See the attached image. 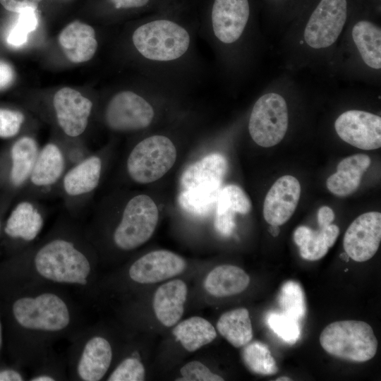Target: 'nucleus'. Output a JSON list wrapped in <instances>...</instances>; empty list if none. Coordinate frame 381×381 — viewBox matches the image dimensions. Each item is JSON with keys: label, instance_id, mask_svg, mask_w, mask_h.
<instances>
[{"label": "nucleus", "instance_id": "obj_2", "mask_svg": "<svg viewBox=\"0 0 381 381\" xmlns=\"http://www.w3.org/2000/svg\"><path fill=\"white\" fill-rule=\"evenodd\" d=\"M98 260L85 226L62 217L42 238L0 261V283L61 286L89 304L99 289Z\"/></svg>", "mask_w": 381, "mask_h": 381}, {"label": "nucleus", "instance_id": "obj_43", "mask_svg": "<svg viewBox=\"0 0 381 381\" xmlns=\"http://www.w3.org/2000/svg\"><path fill=\"white\" fill-rule=\"evenodd\" d=\"M4 349V325L0 314V361L2 360V353Z\"/></svg>", "mask_w": 381, "mask_h": 381}, {"label": "nucleus", "instance_id": "obj_23", "mask_svg": "<svg viewBox=\"0 0 381 381\" xmlns=\"http://www.w3.org/2000/svg\"><path fill=\"white\" fill-rule=\"evenodd\" d=\"M59 42L66 58L73 63L89 61L97 48L94 29L78 20L63 29L59 36Z\"/></svg>", "mask_w": 381, "mask_h": 381}, {"label": "nucleus", "instance_id": "obj_16", "mask_svg": "<svg viewBox=\"0 0 381 381\" xmlns=\"http://www.w3.org/2000/svg\"><path fill=\"white\" fill-rule=\"evenodd\" d=\"M381 241V214L365 212L349 225L343 240L345 253L356 262L372 258L378 250Z\"/></svg>", "mask_w": 381, "mask_h": 381}, {"label": "nucleus", "instance_id": "obj_46", "mask_svg": "<svg viewBox=\"0 0 381 381\" xmlns=\"http://www.w3.org/2000/svg\"><path fill=\"white\" fill-rule=\"evenodd\" d=\"M276 380H277V381H279V380H281V381L286 380V381H287V380H291L289 377H280L277 378Z\"/></svg>", "mask_w": 381, "mask_h": 381}, {"label": "nucleus", "instance_id": "obj_6", "mask_svg": "<svg viewBox=\"0 0 381 381\" xmlns=\"http://www.w3.org/2000/svg\"><path fill=\"white\" fill-rule=\"evenodd\" d=\"M158 218L157 206L150 196L140 194L132 197L111 231V243L121 252L136 249L152 236Z\"/></svg>", "mask_w": 381, "mask_h": 381}, {"label": "nucleus", "instance_id": "obj_8", "mask_svg": "<svg viewBox=\"0 0 381 381\" xmlns=\"http://www.w3.org/2000/svg\"><path fill=\"white\" fill-rule=\"evenodd\" d=\"M176 149L166 136L143 139L131 151L126 161L129 177L138 183H150L162 178L174 164Z\"/></svg>", "mask_w": 381, "mask_h": 381}, {"label": "nucleus", "instance_id": "obj_44", "mask_svg": "<svg viewBox=\"0 0 381 381\" xmlns=\"http://www.w3.org/2000/svg\"><path fill=\"white\" fill-rule=\"evenodd\" d=\"M269 231L272 236L276 237L279 235L280 229L279 226L270 225L269 228Z\"/></svg>", "mask_w": 381, "mask_h": 381}, {"label": "nucleus", "instance_id": "obj_37", "mask_svg": "<svg viewBox=\"0 0 381 381\" xmlns=\"http://www.w3.org/2000/svg\"><path fill=\"white\" fill-rule=\"evenodd\" d=\"M25 121L24 114L18 110L0 108V138L15 137Z\"/></svg>", "mask_w": 381, "mask_h": 381}, {"label": "nucleus", "instance_id": "obj_45", "mask_svg": "<svg viewBox=\"0 0 381 381\" xmlns=\"http://www.w3.org/2000/svg\"><path fill=\"white\" fill-rule=\"evenodd\" d=\"M340 258H341L343 260H345L346 262H348L349 256L346 254V253H341V254L340 255Z\"/></svg>", "mask_w": 381, "mask_h": 381}, {"label": "nucleus", "instance_id": "obj_36", "mask_svg": "<svg viewBox=\"0 0 381 381\" xmlns=\"http://www.w3.org/2000/svg\"><path fill=\"white\" fill-rule=\"evenodd\" d=\"M38 24L36 9L28 8L19 13L18 20L10 30L7 42L13 47H20L26 43L28 35Z\"/></svg>", "mask_w": 381, "mask_h": 381}, {"label": "nucleus", "instance_id": "obj_12", "mask_svg": "<svg viewBox=\"0 0 381 381\" xmlns=\"http://www.w3.org/2000/svg\"><path fill=\"white\" fill-rule=\"evenodd\" d=\"M155 112L150 104L131 91H122L109 102L104 111L107 126L119 132L133 131L147 128Z\"/></svg>", "mask_w": 381, "mask_h": 381}, {"label": "nucleus", "instance_id": "obj_32", "mask_svg": "<svg viewBox=\"0 0 381 381\" xmlns=\"http://www.w3.org/2000/svg\"><path fill=\"white\" fill-rule=\"evenodd\" d=\"M30 370L28 381L69 380L66 359L61 357L54 349Z\"/></svg>", "mask_w": 381, "mask_h": 381}, {"label": "nucleus", "instance_id": "obj_20", "mask_svg": "<svg viewBox=\"0 0 381 381\" xmlns=\"http://www.w3.org/2000/svg\"><path fill=\"white\" fill-rule=\"evenodd\" d=\"M249 14L248 0H214L212 23L215 36L226 44L236 42L246 28Z\"/></svg>", "mask_w": 381, "mask_h": 381}, {"label": "nucleus", "instance_id": "obj_28", "mask_svg": "<svg viewBox=\"0 0 381 381\" xmlns=\"http://www.w3.org/2000/svg\"><path fill=\"white\" fill-rule=\"evenodd\" d=\"M353 41L363 61L370 68H381V30L367 20L356 22L351 30Z\"/></svg>", "mask_w": 381, "mask_h": 381}, {"label": "nucleus", "instance_id": "obj_41", "mask_svg": "<svg viewBox=\"0 0 381 381\" xmlns=\"http://www.w3.org/2000/svg\"><path fill=\"white\" fill-rule=\"evenodd\" d=\"M317 217L319 227H325L332 224L334 213L330 207L322 206L318 210Z\"/></svg>", "mask_w": 381, "mask_h": 381}, {"label": "nucleus", "instance_id": "obj_35", "mask_svg": "<svg viewBox=\"0 0 381 381\" xmlns=\"http://www.w3.org/2000/svg\"><path fill=\"white\" fill-rule=\"evenodd\" d=\"M270 328L283 341L295 344L301 336L299 321L282 313H270L267 318Z\"/></svg>", "mask_w": 381, "mask_h": 381}, {"label": "nucleus", "instance_id": "obj_42", "mask_svg": "<svg viewBox=\"0 0 381 381\" xmlns=\"http://www.w3.org/2000/svg\"><path fill=\"white\" fill-rule=\"evenodd\" d=\"M116 8H128L142 7L147 4L149 0H109Z\"/></svg>", "mask_w": 381, "mask_h": 381}, {"label": "nucleus", "instance_id": "obj_25", "mask_svg": "<svg viewBox=\"0 0 381 381\" xmlns=\"http://www.w3.org/2000/svg\"><path fill=\"white\" fill-rule=\"evenodd\" d=\"M339 234L335 224L319 227L313 230L306 226H300L294 233V241L298 246L301 256L309 261L323 258L333 246Z\"/></svg>", "mask_w": 381, "mask_h": 381}, {"label": "nucleus", "instance_id": "obj_17", "mask_svg": "<svg viewBox=\"0 0 381 381\" xmlns=\"http://www.w3.org/2000/svg\"><path fill=\"white\" fill-rule=\"evenodd\" d=\"M186 267V262L180 255L169 250H159L135 260L129 265L126 275L133 283L154 284L180 274Z\"/></svg>", "mask_w": 381, "mask_h": 381}, {"label": "nucleus", "instance_id": "obj_10", "mask_svg": "<svg viewBox=\"0 0 381 381\" xmlns=\"http://www.w3.org/2000/svg\"><path fill=\"white\" fill-rule=\"evenodd\" d=\"M347 12V0H320L306 25V44L315 49L332 46L344 27Z\"/></svg>", "mask_w": 381, "mask_h": 381}, {"label": "nucleus", "instance_id": "obj_5", "mask_svg": "<svg viewBox=\"0 0 381 381\" xmlns=\"http://www.w3.org/2000/svg\"><path fill=\"white\" fill-rule=\"evenodd\" d=\"M320 342L329 354L351 362L368 361L377 349V340L372 327L358 320L330 323L321 332Z\"/></svg>", "mask_w": 381, "mask_h": 381}, {"label": "nucleus", "instance_id": "obj_39", "mask_svg": "<svg viewBox=\"0 0 381 381\" xmlns=\"http://www.w3.org/2000/svg\"><path fill=\"white\" fill-rule=\"evenodd\" d=\"M42 0H0L1 4L8 11L20 13L28 8L36 9Z\"/></svg>", "mask_w": 381, "mask_h": 381}, {"label": "nucleus", "instance_id": "obj_9", "mask_svg": "<svg viewBox=\"0 0 381 381\" xmlns=\"http://www.w3.org/2000/svg\"><path fill=\"white\" fill-rule=\"evenodd\" d=\"M289 117L286 102L280 95L270 92L255 103L248 122L253 141L263 147L277 145L285 136Z\"/></svg>", "mask_w": 381, "mask_h": 381}, {"label": "nucleus", "instance_id": "obj_33", "mask_svg": "<svg viewBox=\"0 0 381 381\" xmlns=\"http://www.w3.org/2000/svg\"><path fill=\"white\" fill-rule=\"evenodd\" d=\"M278 303L283 313L298 321L306 315L305 295L297 282L289 280L283 284L278 295Z\"/></svg>", "mask_w": 381, "mask_h": 381}, {"label": "nucleus", "instance_id": "obj_38", "mask_svg": "<svg viewBox=\"0 0 381 381\" xmlns=\"http://www.w3.org/2000/svg\"><path fill=\"white\" fill-rule=\"evenodd\" d=\"M180 373L182 377L176 380L183 381H223L224 379L213 373L200 361H190L183 365Z\"/></svg>", "mask_w": 381, "mask_h": 381}, {"label": "nucleus", "instance_id": "obj_19", "mask_svg": "<svg viewBox=\"0 0 381 381\" xmlns=\"http://www.w3.org/2000/svg\"><path fill=\"white\" fill-rule=\"evenodd\" d=\"M301 195V185L294 176L278 179L267 192L263 205V216L270 225L280 226L294 214Z\"/></svg>", "mask_w": 381, "mask_h": 381}, {"label": "nucleus", "instance_id": "obj_18", "mask_svg": "<svg viewBox=\"0 0 381 381\" xmlns=\"http://www.w3.org/2000/svg\"><path fill=\"white\" fill-rule=\"evenodd\" d=\"M92 102L80 92L63 87L53 98V107L57 123L64 134L78 138L86 130L92 109Z\"/></svg>", "mask_w": 381, "mask_h": 381}, {"label": "nucleus", "instance_id": "obj_27", "mask_svg": "<svg viewBox=\"0 0 381 381\" xmlns=\"http://www.w3.org/2000/svg\"><path fill=\"white\" fill-rule=\"evenodd\" d=\"M249 283L250 277L243 270L231 265H222L207 275L204 287L215 297H226L243 292Z\"/></svg>", "mask_w": 381, "mask_h": 381}, {"label": "nucleus", "instance_id": "obj_1", "mask_svg": "<svg viewBox=\"0 0 381 381\" xmlns=\"http://www.w3.org/2000/svg\"><path fill=\"white\" fill-rule=\"evenodd\" d=\"M70 289L53 284L0 283L4 349L10 362L32 368L87 324L82 304Z\"/></svg>", "mask_w": 381, "mask_h": 381}, {"label": "nucleus", "instance_id": "obj_15", "mask_svg": "<svg viewBox=\"0 0 381 381\" xmlns=\"http://www.w3.org/2000/svg\"><path fill=\"white\" fill-rule=\"evenodd\" d=\"M339 137L361 150H376L381 147V118L374 114L349 110L340 114L334 122Z\"/></svg>", "mask_w": 381, "mask_h": 381}, {"label": "nucleus", "instance_id": "obj_13", "mask_svg": "<svg viewBox=\"0 0 381 381\" xmlns=\"http://www.w3.org/2000/svg\"><path fill=\"white\" fill-rule=\"evenodd\" d=\"M102 169V159L97 154L87 155L67 169L59 187L70 211H75L76 204L87 200L96 190Z\"/></svg>", "mask_w": 381, "mask_h": 381}, {"label": "nucleus", "instance_id": "obj_30", "mask_svg": "<svg viewBox=\"0 0 381 381\" xmlns=\"http://www.w3.org/2000/svg\"><path fill=\"white\" fill-rule=\"evenodd\" d=\"M219 334L232 346L242 347L253 338V328L248 310L239 308L223 313L217 323Z\"/></svg>", "mask_w": 381, "mask_h": 381}, {"label": "nucleus", "instance_id": "obj_31", "mask_svg": "<svg viewBox=\"0 0 381 381\" xmlns=\"http://www.w3.org/2000/svg\"><path fill=\"white\" fill-rule=\"evenodd\" d=\"M241 358L247 368L255 374L272 375L278 372L275 359L268 346L259 341L248 342L243 346Z\"/></svg>", "mask_w": 381, "mask_h": 381}, {"label": "nucleus", "instance_id": "obj_22", "mask_svg": "<svg viewBox=\"0 0 381 381\" xmlns=\"http://www.w3.org/2000/svg\"><path fill=\"white\" fill-rule=\"evenodd\" d=\"M40 149L37 140L28 135L20 136L11 145L8 180L13 188L27 186Z\"/></svg>", "mask_w": 381, "mask_h": 381}, {"label": "nucleus", "instance_id": "obj_4", "mask_svg": "<svg viewBox=\"0 0 381 381\" xmlns=\"http://www.w3.org/2000/svg\"><path fill=\"white\" fill-rule=\"evenodd\" d=\"M66 358L68 380L99 381L111 368L114 349L111 339L98 325H84L68 339Z\"/></svg>", "mask_w": 381, "mask_h": 381}, {"label": "nucleus", "instance_id": "obj_26", "mask_svg": "<svg viewBox=\"0 0 381 381\" xmlns=\"http://www.w3.org/2000/svg\"><path fill=\"white\" fill-rule=\"evenodd\" d=\"M370 162V157L364 154L344 158L338 164L337 172L327 179V188L338 196L351 194L359 186L361 178Z\"/></svg>", "mask_w": 381, "mask_h": 381}, {"label": "nucleus", "instance_id": "obj_47", "mask_svg": "<svg viewBox=\"0 0 381 381\" xmlns=\"http://www.w3.org/2000/svg\"><path fill=\"white\" fill-rule=\"evenodd\" d=\"M3 222H2V219L0 216V238H1V231H2V227H3Z\"/></svg>", "mask_w": 381, "mask_h": 381}, {"label": "nucleus", "instance_id": "obj_40", "mask_svg": "<svg viewBox=\"0 0 381 381\" xmlns=\"http://www.w3.org/2000/svg\"><path fill=\"white\" fill-rule=\"evenodd\" d=\"M15 80V71L8 62L0 60V91L9 87Z\"/></svg>", "mask_w": 381, "mask_h": 381}, {"label": "nucleus", "instance_id": "obj_3", "mask_svg": "<svg viewBox=\"0 0 381 381\" xmlns=\"http://www.w3.org/2000/svg\"><path fill=\"white\" fill-rule=\"evenodd\" d=\"M227 169L226 157L217 152L190 164L180 178V207L193 216L209 215L215 209Z\"/></svg>", "mask_w": 381, "mask_h": 381}, {"label": "nucleus", "instance_id": "obj_21", "mask_svg": "<svg viewBox=\"0 0 381 381\" xmlns=\"http://www.w3.org/2000/svg\"><path fill=\"white\" fill-rule=\"evenodd\" d=\"M251 208V201L241 187L234 184L222 187L214 209L215 229L224 236H230L236 226V214H246Z\"/></svg>", "mask_w": 381, "mask_h": 381}, {"label": "nucleus", "instance_id": "obj_14", "mask_svg": "<svg viewBox=\"0 0 381 381\" xmlns=\"http://www.w3.org/2000/svg\"><path fill=\"white\" fill-rule=\"evenodd\" d=\"M69 166L68 150L55 142H48L40 147L28 183L30 196L47 193L60 186Z\"/></svg>", "mask_w": 381, "mask_h": 381}, {"label": "nucleus", "instance_id": "obj_29", "mask_svg": "<svg viewBox=\"0 0 381 381\" xmlns=\"http://www.w3.org/2000/svg\"><path fill=\"white\" fill-rule=\"evenodd\" d=\"M173 334L190 352L195 351L212 342L217 337L212 325L199 316H193L179 322L174 328Z\"/></svg>", "mask_w": 381, "mask_h": 381}, {"label": "nucleus", "instance_id": "obj_7", "mask_svg": "<svg viewBox=\"0 0 381 381\" xmlns=\"http://www.w3.org/2000/svg\"><path fill=\"white\" fill-rule=\"evenodd\" d=\"M133 42L144 57L158 61L176 59L190 44V36L181 25L168 20H156L138 27Z\"/></svg>", "mask_w": 381, "mask_h": 381}, {"label": "nucleus", "instance_id": "obj_34", "mask_svg": "<svg viewBox=\"0 0 381 381\" xmlns=\"http://www.w3.org/2000/svg\"><path fill=\"white\" fill-rule=\"evenodd\" d=\"M108 381H143L145 378V369L133 352L118 362L106 377Z\"/></svg>", "mask_w": 381, "mask_h": 381}, {"label": "nucleus", "instance_id": "obj_11", "mask_svg": "<svg viewBox=\"0 0 381 381\" xmlns=\"http://www.w3.org/2000/svg\"><path fill=\"white\" fill-rule=\"evenodd\" d=\"M44 221L45 212L42 205L37 198L30 196L13 207L3 224L1 236L14 245L15 255L37 241Z\"/></svg>", "mask_w": 381, "mask_h": 381}, {"label": "nucleus", "instance_id": "obj_24", "mask_svg": "<svg viewBox=\"0 0 381 381\" xmlns=\"http://www.w3.org/2000/svg\"><path fill=\"white\" fill-rule=\"evenodd\" d=\"M188 289L181 279L161 285L153 298V309L157 320L165 327L176 325L183 315Z\"/></svg>", "mask_w": 381, "mask_h": 381}]
</instances>
